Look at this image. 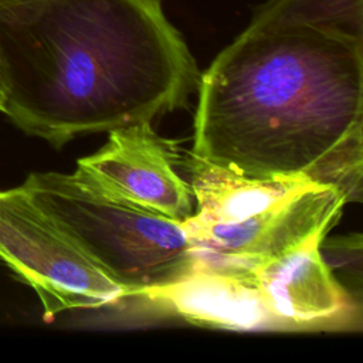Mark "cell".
<instances>
[{
	"mask_svg": "<svg viewBox=\"0 0 363 363\" xmlns=\"http://www.w3.org/2000/svg\"><path fill=\"white\" fill-rule=\"evenodd\" d=\"M313 240L251 269L269 309L288 332L342 330L360 325L359 305L336 279Z\"/></svg>",
	"mask_w": 363,
	"mask_h": 363,
	"instance_id": "7",
	"label": "cell"
},
{
	"mask_svg": "<svg viewBox=\"0 0 363 363\" xmlns=\"http://www.w3.org/2000/svg\"><path fill=\"white\" fill-rule=\"evenodd\" d=\"M10 92V77H9V67L6 57L3 54L1 45H0V112L4 113L7 98Z\"/></svg>",
	"mask_w": 363,
	"mask_h": 363,
	"instance_id": "12",
	"label": "cell"
},
{
	"mask_svg": "<svg viewBox=\"0 0 363 363\" xmlns=\"http://www.w3.org/2000/svg\"><path fill=\"white\" fill-rule=\"evenodd\" d=\"M252 23H299L363 38V0H267Z\"/></svg>",
	"mask_w": 363,
	"mask_h": 363,
	"instance_id": "10",
	"label": "cell"
},
{
	"mask_svg": "<svg viewBox=\"0 0 363 363\" xmlns=\"http://www.w3.org/2000/svg\"><path fill=\"white\" fill-rule=\"evenodd\" d=\"M54 0H0V27L14 30L33 21Z\"/></svg>",
	"mask_w": 363,
	"mask_h": 363,
	"instance_id": "11",
	"label": "cell"
},
{
	"mask_svg": "<svg viewBox=\"0 0 363 363\" xmlns=\"http://www.w3.org/2000/svg\"><path fill=\"white\" fill-rule=\"evenodd\" d=\"M176 164L184 173L196 207L189 223L197 225L230 224L245 220L275 201L312 183L301 177H251L214 164L191 152H177ZM315 183V182H313Z\"/></svg>",
	"mask_w": 363,
	"mask_h": 363,
	"instance_id": "9",
	"label": "cell"
},
{
	"mask_svg": "<svg viewBox=\"0 0 363 363\" xmlns=\"http://www.w3.org/2000/svg\"><path fill=\"white\" fill-rule=\"evenodd\" d=\"M191 153L251 177H301L362 197L363 38L252 23L201 72Z\"/></svg>",
	"mask_w": 363,
	"mask_h": 363,
	"instance_id": "1",
	"label": "cell"
},
{
	"mask_svg": "<svg viewBox=\"0 0 363 363\" xmlns=\"http://www.w3.org/2000/svg\"><path fill=\"white\" fill-rule=\"evenodd\" d=\"M347 194L336 184L308 183L265 210L237 223L183 221L194 265L221 272H251L257 265L325 240L340 220Z\"/></svg>",
	"mask_w": 363,
	"mask_h": 363,
	"instance_id": "5",
	"label": "cell"
},
{
	"mask_svg": "<svg viewBox=\"0 0 363 363\" xmlns=\"http://www.w3.org/2000/svg\"><path fill=\"white\" fill-rule=\"evenodd\" d=\"M176 142L163 139L149 122L109 130L106 143L78 159L82 170L104 189L172 220L194 213L193 193L179 173Z\"/></svg>",
	"mask_w": 363,
	"mask_h": 363,
	"instance_id": "6",
	"label": "cell"
},
{
	"mask_svg": "<svg viewBox=\"0 0 363 363\" xmlns=\"http://www.w3.org/2000/svg\"><path fill=\"white\" fill-rule=\"evenodd\" d=\"M139 298L200 326L288 332L269 309L251 272L230 274L193 265L180 279L149 289Z\"/></svg>",
	"mask_w": 363,
	"mask_h": 363,
	"instance_id": "8",
	"label": "cell"
},
{
	"mask_svg": "<svg viewBox=\"0 0 363 363\" xmlns=\"http://www.w3.org/2000/svg\"><path fill=\"white\" fill-rule=\"evenodd\" d=\"M1 31L4 115L57 149L82 133L152 123L199 91L201 72L164 0H54Z\"/></svg>",
	"mask_w": 363,
	"mask_h": 363,
	"instance_id": "2",
	"label": "cell"
},
{
	"mask_svg": "<svg viewBox=\"0 0 363 363\" xmlns=\"http://www.w3.org/2000/svg\"><path fill=\"white\" fill-rule=\"evenodd\" d=\"M23 184L130 298L173 284L194 265L183 221L104 189L79 169L33 172Z\"/></svg>",
	"mask_w": 363,
	"mask_h": 363,
	"instance_id": "3",
	"label": "cell"
},
{
	"mask_svg": "<svg viewBox=\"0 0 363 363\" xmlns=\"http://www.w3.org/2000/svg\"><path fill=\"white\" fill-rule=\"evenodd\" d=\"M0 261L35 292L45 320L65 311L96 309L130 298L23 183L0 190Z\"/></svg>",
	"mask_w": 363,
	"mask_h": 363,
	"instance_id": "4",
	"label": "cell"
}]
</instances>
